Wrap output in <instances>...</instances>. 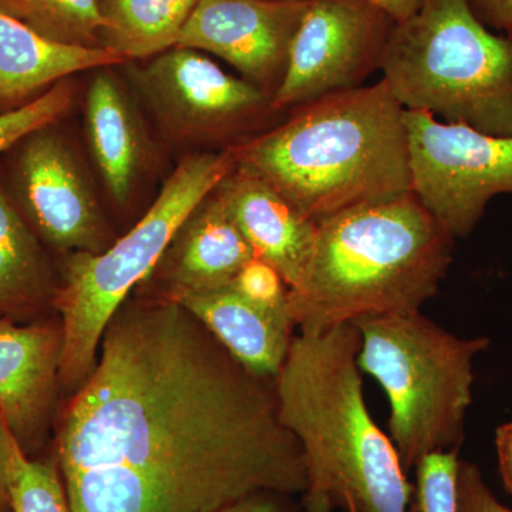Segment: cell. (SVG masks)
<instances>
[{
	"mask_svg": "<svg viewBox=\"0 0 512 512\" xmlns=\"http://www.w3.org/2000/svg\"><path fill=\"white\" fill-rule=\"evenodd\" d=\"M495 448L503 483L512 495V421L501 424L495 431Z\"/></svg>",
	"mask_w": 512,
	"mask_h": 512,
	"instance_id": "29",
	"label": "cell"
},
{
	"mask_svg": "<svg viewBox=\"0 0 512 512\" xmlns=\"http://www.w3.org/2000/svg\"><path fill=\"white\" fill-rule=\"evenodd\" d=\"M10 431L0 416V512H13L8 478V447Z\"/></svg>",
	"mask_w": 512,
	"mask_h": 512,
	"instance_id": "31",
	"label": "cell"
},
{
	"mask_svg": "<svg viewBox=\"0 0 512 512\" xmlns=\"http://www.w3.org/2000/svg\"><path fill=\"white\" fill-rule=\"evenodd\" d=\"M353 323L299 330L275 379L282 424L301 444L309 484L343 512H407L413 483L370 416ZM308 490V488H306Z\"/></svg>",
	"mask_w": 512,
	"mask_h": 512,
	"instance_id": "3",
	"label": "cell"
},
{
	"mask_svg": "<svg viewBox=\"0 0 512 512\" xmlns=\"http://www.w3.org/2000/svg\"><path fill=\"white\" fill-rule=\"evenodd\" d=\"M457 490V512H512L497 500L476 464L460 461Z\"/></svg>",
	"mask_w": 512,
	"mask_h": 512,
	"instance_id": "26",
	"label": "cell"
},
{
	"mask_svg": "<svg viewBox=\"0 0 512 512\" xmlns=\"http://www.w3.org/2000/svg\"><path fill=\"white\" fill-rule=\"evenodd\" d=\"M183 306L245 369L275 380L289 355L295 322L289 312L259 308L227 285L170 299Z\"/></svg>",
	"mask_w": 512,
	"mask_h": 512,
	"instance_id": "16",
	"label": "cell"
},
{
	"mask_svg": "<svg viewBox=\"0 0 512 512\" xmlns=\"http://www.w3.org/2000/svg\"><path fill=\"white\" fill-rule=\"evenodd\" d=\"M454 241L413 192L320 222L308 266L289 289L296 328L420 312L439 293Z\"/></svg>",
	"mask_w": 512,
	"mask_h": 512,
	"instance_id": "4",
	"label": "cell"
},
{
	"mask_svg": "<svg viewBox=\"0 0 512 512\" xmlns=\"http://www.w3.org/2000/svg\"><path fill=\"white\" fill-rule=\"evenodd\" d=\"M357 365L389 399V434L404 470L436 451L460 450L473 402L474 359L490 339H463L421 312L357 319Z\"/></svg>",
	"mask_w": 512,
	"mask_h": 512,
	"instance_id": "7",
	"label": "cell"
},
{
	"mask_svg": "<svg viewBox=\"0 0 512 512\" xmlns=\"http://www.w3.org/2000/svg\"><path fill=\"white\" fill-rule=\"evenodd\" d=\"M380 72L404 110L512 136V39L484 25L468 0H426L396 23Z\"/></svg>",
	"mask_w": 512,
	"mask_h": 512,
	"instance_id": "5",
	"label": "cell"
},
{
	"mask_svg": "<svg viewBox=\"0 0 512 512\" xmlns=\"http://www.w3.org/2000/svg\"><path fill=\"white\" fill-rule=\"evenodd\" d=\"M55 431L72 512H211L309 484L275 380L249 372L163 296L120 306Z\"/></svg>",
	"mask_w": 512,
	"mask_h": 512,
	"instance_id": "1",
	"label": "cell"
},
{
	"mask_svg": "<svg viewBox=\"0 0 512 512\" xmlns=\"http://www.w3.org/2000/svg\"><path fill=\"white\" fill-rule=\"evenodd\" d=\"M8 478L13 512H72L53 457H29L12 433Z\"/></svg>",
	"mask_w": 512,
	"mask_h": 512,
	"instance_id": "22",
	"label": "cell"
},
{
	"mask_svg": "<svg viewBox=\"0 0 512 512\" xmlns=\"http://www.w3.org/2000/svg\"><path fill=\"white\" fill-rule=\"evenodd\" d=\"M73 84L63 80L19 109L0 113V153L18 146L33 131L52 126L72 106Z\"/></svg>",
	"mask_w": 512,
	"mask_h": 512,
	"instance_id": "24",
	"label": "cell"
},
{
	"mask_svg": "<svg viewBox=\"0 0 512 512\" xmlns=\"http://www.w3.org/2000/svg\"><path fill=\"white\" fill-rule=\"evenodd\" d=\"M231 151L316 225L412 192L404 109L383 80L295 107Z\"/></svg>",
	"mask_w": 512,
	"mask_h": 512,
	"instance_id": "2",
	"label": "cell"
},
{
	"mask_svg": "<svg viewBox=\"0 0 512 512\" xmlns=\"http://www.w3.org/2000/svg\"><path fill=\"white\" fill-rule=\"evenodd\" d=\"M412 192L454 239L467 238L495 195L512 194V136L404 110Z\"/></svg>",
	"mask_w": 512,
	"mask_h": 512,
	"instance_id": "8",
	"label": "cell"
},
{
	"mask_svg": "<svg viewBox=\"0 0 512 512\" xmlns=\"http://www.w3.org/2000/svg\"><path fill=\"white\" fill-rule=\"evenodd\" d=\"M255 256L212 191L177 229L148 279L156 282V295L165 299L215 291L231 284Z\"/></svg>",
	"mask_w": 512,
	"mask_h": 512,
	"instance_id": "14",
	"label": "cell"
},
{
	"mask_svg": "<svg viewBox=\"0 0 512 512\" xmlns=\"http://www.w3.org/2000/svg\"><path fill=\"white\" fill-rule=\"evenodd\" d=\"M84 101L86 133L94 161L111 200L124 207L146 164L143 126L113 74H96Z\"/></svg>",
	"mask_w": 512,
	"mask_h": 512,
	"instance_id": "18",
	"label": "cell"
},
{
	"mask_svg": "<svg viewBox=\"0 0 512 512\" xmlns=\"http://www.w3.org/2000/svg\"><path fill=\"white\" fill-rule=\"evenodd\" d=\"M308 0H198L178 45L211 53L269 96L285 76Z\"/></svg>",
	"mask_w": 512,
	"mask_h": 512,
	"instance_id": "12",
	"label": "cell"
},
{
	"mask_svg": "<svg viewBox=\"0 0 512 512\" xmlns=\"http://www.w3.org/2000/svg\"><path fill=\"white\" fill-rule=\"evenodd\" d=\"M211 512H298L292 495L261 491Z\"/></svg>",
	"mask_w": 512,
	"mask_h": 512,
	"instance_id": "27",
	"label": "cell"
},
{
	"mask_svg": "<svg viewBox=\"0 0 512 512\" xmlns=\"http://www.w3.org/2000/svg\"><path fill=\"white\" fill-rule=\"evenodd\" d=\"M103 20L101 49L124 63L146 60L178 45L198 0H96Z\"/></svg>",
	"mask_w": 512,
	"mask_h": 512,
	"instance_id": "20",
	"label": "cell"
},
{
	"mask_svg": "<svg viewBox=\"0 0 512 512\" xmlns=\"http://www.w3.org/2000/svg\"><path fill=\"white\" fill-rule=\"evenodd\" d=\"M0 10L49 42L101 49L96 0H0Z\"/></svg>",
	"mask_w": 512,
	"mask_h": 512,
	"instance_id": "21",
	"label": "cell"
},
{
	"mask_svg": "<svg viewBox=\"0 0 512 512\" xmlns=\"http://www.w3.org/2000/svg\"><path fill=\"white\" fill-rule=\"evenodd\" d=\"M0 177V318L30 322L53 309L59 275Z\"/></svg>",
	"mask_w": 512,
	"mask_h": 512,
	"instance_id": "19",
	"label": "cell"
},
{
	"mask_svg": "<svg viewBox=\"0 0 512 512\" xmlns=\"http://www.w3.org/2000/svg\"><path fill=\"white\" fill-rule=\"evenodd\" d=\"M123 63L109 50L49 42L0 10V113L25 106L72 74Z\"/></svg>",
	"mask_w": 512,
	"mask_h": 512,
	"instance_id": "17",
	"label": "cell"
},
{
	"mask_svg": "<svg viewBox=\"0 0 512 512\" xmlns=\"http://www.w3.org/2000/svg\"><path fill=\"white\" fill-rule=\"evenodd\" d=\"M394 25L360 0H308L284 79L272 96L274 110L362 86L380 70Z\"/></svg>",
	"mask_w": 512,
	"mask_h": 512,
	"instance_id": "9",
	"label": "cell"
},
{
	"mask_svg": "<svg viewBox=\"0 0 512 512\" xmlns=\"http://www.w3.org/2000/svg\"><path fill=\"white\" fill-rule=\"evenodd\" d=\"M305 512H332L335 510L329 495L322 488L311 485L303 494Z\"/></svg>",
	"mask_w": 512,
	"mask_h": 512,
	"instance_id": "32",
	"label": "cell"
},
{
	"mask_svg": "<svg viewBox=\"0 0 512 512\" xmlns=\"http://www.w3.org/2000/svg\"><path fill=\"white\" fill-rule=\"evenodd\" d=\"M360 2L382 10L394 23H402L416 15L423 8L426 0H360Z\"/></svg>",
	"mask_w": 512,
	"mask_h": 512,
	"instance_id": "30",
	"label": "cell"
},
{
	"mask_svg": "<svg viewBox=\"0 0 512 512\" xmlns=\"http://www.w3.org/2000/svg\"><path fill=\"white\" fill-rule=\"evenodd\" d=\"M256 256L278 269L289 289L301 281L318 225L262 178L235 164L214 190Z\"/></svg>",
	"mask_w": 512,
	"mask_h": 512,
	"instance_id": "15",
	"label": "cell"
},
{
	"mask_svg": "<svg viewBox=\"0 0 512 512\" xmlns=\"http://www.w3.org/2000/svg\"><path fill=\"white\" fill-rule=\"evenodd\" d=\"M468 3L484 25L512 39V0H468Z\"/></svg>",
	"mask_w": 512,
	"mask_h": 512,
	"instance_id": "28",
	"label": "cell"
},
{
	"mask_svg": "<svg viewBox=\"0 0 512 512\" xmlns=\"http://www.w3.org/2000/svg\"><path fill=\"white\" fill-rule=\"evenodd\" d=\"M458 451H436L421 458L416 467V481L407 512L458 511Z\"/></svg>",
	"mask_w": 512,
	"mask_h": 512,
	"instance_id": "23",
	"label": "cell"
},
{
	"mask_svg": "<svg viewBox=\"0 0 512 512\" xmlns=\"http://www.w3.org/2000/svg\"><path fill=\"white\" fill-rule=\"evenodd\" d=\"M131 76L161 127L178 140L232 137L278 113L264 90L187 47L151 57Z\"/></svg>",
	"mask_w": 512,
	"mask_h": 512,
	"instance_id": "10",
	"label": "cell"
},
{
	"mask_svg": "<svg viewBox=\"0 0 512 512\" xmlns=\"http://www.w3.org/2000/svg\"><path fill=\"white\" fill-rule=\"evenodd\" d=\"M235 168L231 148L184 158L144 217L100 254L62 255L53 309L62 320V392L92 375L104 330L136 286L150 278L188 214Z\"/></svg>",
	"mask_w": 512,
	"mask_h": 512,
	"instance_id": "6",
	"label": "cell"
},
{
	"mask_svg": "<svg viewBox=\"0 0 512 512\" xmlns=\"http://www.w3.org/2000/svg\"><path fill=\"white\" fill-rule=\"evenodd\" d=\"M242 298L259 308L274 312H289V288L275 266L255 256L229 284Z\"/></svg>",
	"mask_w": 512,
	"mask_h": 512,
	"instance_id": "25",
	"label": "cell"
},
{
	"mask_svg": "<svg viewBox=\"0 0 512 512\" xmlns=\"http://www.w3.org/2000/svg\"><path fill=\"white\" fill-rule=\"evenodd\" d=\"M18 147L16 207L40 241L62 255L109 249L117 238L72 148L53 124L33 131Z\"/></svg>",
	"mask_w": 512,
	"mask_h": 512,
	"instance_id": "11",
	"label": "cell"
},
{
	"mask_svg": "<svg viewBox=\"0 0 512 512\" xmlns=\"http://www.w3.org/2000/svg\"><path fill=\"white\" fill-rule=\"evenodd\" d=\"M62 320L0 318V416L23 453L37 457L55 427L62 392Z\"/></svg>",
	"mask_w": 512,
	"mask_h": 512,
	"instance_id": "13",
	"label": "cell"
}]
</instances>
